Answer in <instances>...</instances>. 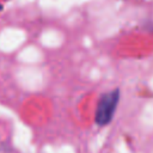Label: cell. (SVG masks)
Returning a JSON list of instances; mask_svg holds the SVG:
<instances>
[{
	"instance_id": "cell-1",
	"label": "cell",
	"mask_w": 153,
	"mask_h": 153,
	"mask_svg": "<svg viewBox=\"0 0 153 153\" xmlns=\"http://www.w3.org/2000/svg\"><path fill=\"white\" fill-rule=\"evenodd\" d=\"M118 98H120L118 90L105 93L100 98L96 111V122L99 126H105L111 121L118 103Z\"/></svg>"
}]
</instances>
